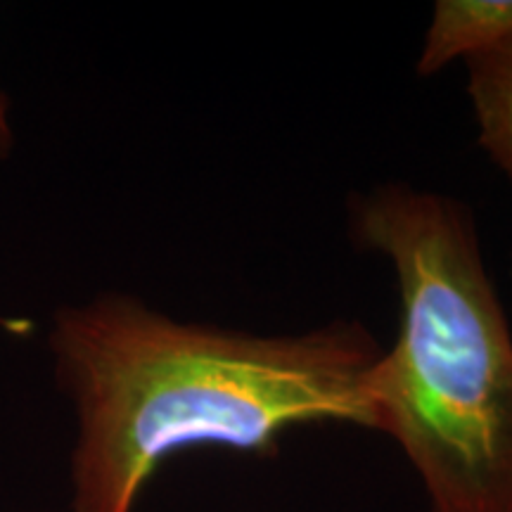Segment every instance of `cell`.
I'll return each mask as SVG.
<instances>
[{
	"instance_id": "5b68a950",
	"label": "cell",
	"mask_w": 512,
	"mask_h": 512,
	"mask_svg": "<svg viewBox=\"0 0 512 512\" xmlns=\"http://www.w3.org/2000/svg\"><path fill=\"white\" fill-rule=\"evenodd\" d=\"M12 145H15V138H12V128H10V105H8V98L0 93V162L10 155Z\"/></svg>"
},
{
	"instance_id": "277c9868",
	"label": "cell",
	"mask_w": 512,
	"mask_h": 512,
	"mask_svg": "<svg viewBox=\"0 0 512 512\" xmlns=\"http://www.w3.org/2000/svg\"><path fill=\"white\" fill-rule=\"evenodd\" d=\"M465 67L479 145L512 181V36Z\"/></svg>"
},
{
	"instance_id": "7a4b0ae2",
	"label": "cell",
	"mask_w": 512,
	"mask_h": 512,
	"mask_svg": "<svg viewBox=\"0 0 512 512\" xmlns=\"http://www.w3.org/2000/svg\"><path fill=\"white\" fill-rule=\"evenodd\" d=\"M349 228L399 287L396 339L368 373L375 432L401 448L430 512H512V330L475 216L382 183L349 202Z\"/></svg>"
},
{
	"instance_id": "6da1fadb",
	"label": "cell",
	"mask_w": 512,
	"mask_h": 512,
	"mask_svg": "<svg viewBox=\"0 0 512 512\" xmlns=\"http://www.w3.org/2000/svg\"><path fill=\"white\" fill-rule=\"evenodd\" d=\"M48 347L76 413L72 512H133L192 448L271 456L297 427L375 430L368 373L382 349L358 320L256 335L105 292L55 311Z\"/></svg>"
},
{
	"instance_id": "3957f363",
	"label": "cell",
	"mask_w": 512,
	"mask_h": 512,
	"mask_svg": "<svg viewBox=\"0 0 512 512\" xmlns=\"http://www.w3.org/2000/svg\"><path fill=\"white\" fill-rule=\"evenodd\" d=\"M512 36V0H437L422 38L418 74L432 76L472 60Z\"/></svg>"
}]
</instances>
